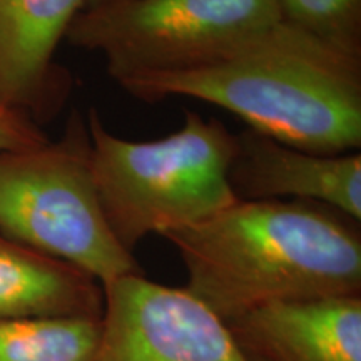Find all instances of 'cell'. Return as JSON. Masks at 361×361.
I'll return each instance as SVG.
<instances>
[{"mask_svg":"<svg viewBox=\"0 0 361 361\" xmlns=\"http://www.w3.org/2000/svg\"><path fill=\"white\" fill-rule=\"evenodd\" d=\"M162 238L226 324L278 301L361 295L360 223L319 202L236 201Z\"/></svg>","mask_w":361,"mask_h":361,"instance_id":"1","label":"cell"},{"mask_svg":"<svg viewBox=\"0 0 361 361\" xmlns=\"http://www.w3.org/2000/svg\"><path fill=\"white\" fill-rule=\"evenodd\" d=\"M119 85L146 102H209L247 129L314 154L361 147V59L283 20L207 66Z\"/></svg>","mask_w":361,"mask_h":361,"instance_id":"2","label":"cell"},{"mask_svg":"<svg viewBox=\"0 0 361 361\" xmlns=\"http://www.w3.org/2000/svg\"><path fill=\"white\" fill-rule=\"evenodd\" d=\"M85 117L99 202L129 252L149 234L201 223L238 201L228 180L236 139L221 121L186 111L176 133L129 141L109 133L94 107Z\"/></svg>","mask_w":361,"mask_h":361,"instance_id":"3","label":"cell"},{"mask_svg":"<svg viewBox=\"0 0 361 361\" xmlns=\"http://www.w3.org/2000/svg\"><path fill=\"white\" fill-rule=\"evenodd\" d=\"M0 233L107 284L142 274L107 224L92 171L87 117L71 116L56 141L0 151Z\"/></svg>","mask_w":361,"mask_h":361,"instance_id":"4","label":"cell"},{"mask_svg":"<svg viewBox=\"0 0 361 361\" xmlns=\"http://www.w3.org/2000/svg\"><path fill=\"white\" fill-rule=\"evenodd\" d=\"M279 20L278 0H124L79 12L66 40L119 84L207 66Z\"/></svg>","mask_w":361,"mask_h":361,"instance_id":"5","label":"cell"},{"mask_svg":"<svg viewBox=\"0 0 361 361\" xmlns=\"http://www.w3.org/2000/svg\"><path fill=\"white\" fill-rule=\"evenodd\" d=\"M92 361H247L228 324L186 288L128 274L104 284Z\"/></svg>","mask_w":361,"mask_h":361,"instance_id":"6","label":"cell"},{"mask_svg":"<svg viewBox=\"0 0 361 361\" xmlns=\"http://www.w3.org/2000/svg\"><path fill=\"white\" fill-rule=\"evenodd\" d=\"M85 0H0V101L35 123L52 119L72 90L56 54Z\"/></svg>","mask_w":361,"mask_h":361,"instance_id":"7","label":"cell"},{"mask_svg":"<svg viewBox=\"0 0 361 361\" xmlns=\"http://www.w3.org/2000/svg\"><path fill=\"white\" fill-rule=\"evenodd\" d=\"M229 188L238 201H313L361 221V154H314L258 130L234 134Z\"/></svg>","mask_w":361,"mask_h":361,"instance_id":"8","label":"cell"},{"mask_svg":"<svg viewBox=\"0 0 361 361\" xmlns=\"http://www.w3.org/2000/svg\"><path fill=\"white\" fill-rule=\"evenodd\" d=\"M228 329L247 361H361V295L269 303Z\"/></svg>","mask_w":361,"mask_h":361,"instance_id":"9","label":"cell"},{"mask_svg":"<svg viewBox=\"0 0 361 361\" xmlns=\"http://www.w3.org/2000/svg\"><path fill=\"white\" fill-rule=\"evenodd\" d=\"M102 284L0 233V322L37 316L101 318Z\"/></svg>","mask_w":361,"mask_h":361,"instance_id":"10","label":"cell"},{"mask_svg":"<svg viewBox=\"0 0 361 361\" xmlns=\"http://www.w3.org/2000/svg\"><path fill=\"white\" fill-rule=\"evenodd\" d=\"M101 318L37 316L0 322V361H92Z\"/></svg>","mask_w":361,"mask_h":361,"instance_id":"11","label":"cell"},{"mask_svg":"<svg viewBox=\"0 0 361 361\" xmlns=\"http://www.w3.org/2000/svg\"><path fill=\"white\" fill-rule=\"evenodd\" d=\"M281 20L361 59V0H278Z\"/></svg>","mask_w":361,"mask_h":361,"instance_id":"12","label":"cell"},{"mask_svg":"<svg viewBox=\"0 0 361 361\" xmlns=\"http://www.w3.org/2000/svg\"><path fill=\"white\" fill-rule=\"evenodd\" d=\"M47 139L35 121L0 101V151L35 147Z\"/></svg>","mask_w":361,"mask_h":361,"instance_id":"13","label":"cell"},{"mask_svg":"<svg viewBox=\"0 0 361 361\" xmlns=\"http://www.w3.org/2000/svg\"><path fill=\"white\" fill-rule=\"evenodd\" d=\"M119 2H124V0H85L82 11H90V8L112 6V4H119ZM82 11H80V12H82Z\"/></svg>","mask_w":361,"mask_h":361,"instance_id":"14","label":"cell"}]
</instances>
